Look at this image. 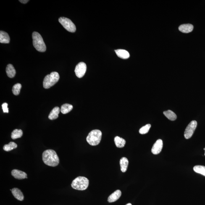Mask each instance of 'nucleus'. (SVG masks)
<instances>
[{
  "mask_svg": "<svg viewBox=\"0 0 205 205\" xmlns=\"http://www.w3.org/2000/svg\"><path fill=\"white\" fill-rule=\"evenodd\" d=\"M73 106L72 105L66 103L61 106V111L63 114H66L72 110Z\"/></svg>",
  "mask_w": 205,
  "mask_h": 205,
  "instance_id": "obj_21",
  "label": "nucleus"
},
{
  "mask_svg": "<svg viewBox=\"0 0 205 205\" xmlns=\"http://www.w3.org/2000/svg\"><path fill=\"white\" fill-rule=\"evenodd\" d=\"M122 193L120 190H117L111 194L108 198V201L110 203L117 201L121 196Z\"/></svg>",
  "mask_w": 205,
  "mask_h": 205,
  "instance_id": "obj_11",
  "label": "nucleus"
},
{
  "mask_svg": "<svg viewBox=\"0 0 205 205\" xmlns=\"http://www.w3.org/2000/svg\"><path fill=\"white\" fill-rule=\"evenodd\" d=\"M22 85L19 83H17L14 85L12 88V93L15 96H18L20 92Z\"/></svg>",
  "mask_w": 205,
  "mask_h": 205,
  "instance_id": "obj_25",
  "label": "nucleus"
},
{
  "mask_svg": "<svg viewBox=\"0 0 205 205\" xmlns=\"http://www.w3.org/2000/svg\"><path fill=\"white\" fill-rule=\"evenodd\" d=\"M60 111L61 110L59 107H56L54 108L50 113L49 115L48 116V118L51 120L57 119Z\"/></svg>",
  "mask_w": 205,
  "mask_h": 205,
  "instance_id": "obj_17",
  "label": "nucleus"
},
{
  "mask_svg": "<svg viewBox=\"0 0 205 205\" xmlns=\"http://www.w3.org/2000/svg\"><path fill=\"white\" fill-rule=\"evenodd\" d=\"M116 53L119 57L123 59H128L130 57V55L129 53L126 50L124 49H119L115 50Z\"/></svg>",
  "mask_w": 205,
  "mask_h": 205,
  "instance_id": "obj_14",
  "label": "nucleus"
},
{
  "mask_svg": "<svg viewBox=\"0 0 205 205\" xmlns=\"http://www.w3.org/2000/svg\"><path fill=\"white\" fill-rule=\"evenodd\" d=\"M193 26L191 24H184L180 25L179 27V30L180 31L184 33H188L192 31Z\"/></svg>",
  "mask_w": 205,
  "mask_h": 205,
  "instance_id": "obj_12",
  "label": "nucleus"
},
{
  "mask_svg": "<svg viewBox=\"0 0 205 205\" xmlns=\"http://www.w3.org/2000/svg\"><path fill=\"white\" fill-rule=\"evenodd\" d=\"M128 160L126 157H122L120 160V166L121 171L123 172L126 171L128 165Z\"/></svg>",
  "mask_w": 205,
  "mask_h": 205,
  "instance_id": "obj_18",
  "label": "nucleus"
},
{
  "mask_svg": "<svg viewBox=\"0 0 205 205\" xmlns=\"http://www.w3.org/2000/svg\"><path fill=\"white\" fill-rule=\"evenodd\" d=\"M89 180L85 177L79 176L74 179L72 182L71 186L74 189L78 190H85L88 188Z\"/></svg>",
  "mask_w": 205,
  "mask_h": 205,
  "instance_id": "obj_3",
  "label": "nucleus"
},
{
  "mask_svg": "<svg viewBox=\"0 0 205 205\" xmlns=\"http://www.w3.org/2000/svg\"><path fill=\"white\" fill-rule=\"evenodd\" d=\"M60 76L57 72H53L50 74L45 77L43 82L44 88L48 89L57 83L59 81Z\"/></svg>",
  "mask_w": 205,
  "mask_h": 205,
  "instance_id": "obj_5",
  "label": "nucleus"
},
{
  "mask_svg": "<svg viewBox=\"0 0 205 205\" xmlns=\"http://www.w3.org/2000/svg\"><path fill=\"white\" fill-rule=\"evenodd\" d=\"M197 126V122L196 120H193L190 123L185 129L184 132V137L186 139L191 138L195 131Z\"/></svg>",
  "mask_w": 205,
  "mask_h": 205,
  "instance_id": "obj_7",
  "label": "nucleus"
},
{
  "mask_svg": "<svg viewBox=\"0 0 205 205\" xmlns=\"http://www.w3.org/2000/svg\"><path fill=\"white\" fill-rule=\"evenodd\" d=\"M10 41V38L6 32L0 31V42L2 43H9Z\"/></svg>",
  "mask_w": 205,
  "mask_h": 205,
  "instance_id": "obj_16",
  "label": "nucleus"
},
{
  "mask_svg": "<svg viewBox=\"0 0 205 205\" xmlns=\"http://www.w3.org/2000/svg\"><path fill=\"white\" fill-rule=\"evenodd\" d=\"M11 174L13 177L18 179H23L27 178V174L25 172L18 169H14L12 171Z\"/></svg>",
  "mask_w": 205,
  "mask_h": 205,
  "instance_id": "obj_10",
  "label": "nucleus"
},
{
  "mask_svg": "<svg viewBox=\"0 0 205 205\" xmlns=\"http://www.w3.org/2000/svg\"><path fill=\"white\" fill-rule=\"evenodd\" d=\"M193 170L196 173L202 174L205 176V167L201 165H197L193 168Z\"/></svg>",
  "mask_w": 205,
  "mask_h": 205,
  "instance_id": "obj_24",
  "label": "nucleus"
},
{
  "mask_svg": "<svg viewBox=\"0 0 205 205\" xmlns=\"http://www.w3.org/2000/svg\"><path fill=\"white\" fill-rule=\"evenodd\" d=\"M163 147L162 140L159 139L156 141L152 148L151 151L153 154H159L161 152Z\"/></svg>",
  "mask_w": 205,
  "mask_h": 205,
  "instance_id": "obj_9",
  "label": "nucleus"
},
{
  "mask_svg": "<svg viewBox=\"0 0 205 205\" xmlns=\"http://www.w3.org/2000/svg\"><path fill=\"white\" fill-rule=\"evenodd\" d=\"M204 151H205V154H204V155H205V148H204Z\"/></svg>",
  "mask_w": 205,
  "mask_h": 205,
  "instance_id": "obj_30",
  "label": "nucleus"
},
{
  "mask_svg": "<svg viewBox=\"0 0 205 205\" xmlns=\"http://www.w3.org/2000/svg\"><path fill=\"white\" fill-rule=\"evenodd\" d=\"M116 147L118 148H124L125 144V140L119 136H116L114 139Z\"/></svg>",
  "mask_w": 205,
  "mask_h": 205,
  "instance_id": "obj_19",
  "label": "nucleus"
},
{
  "mask_svg": "<svg viewBox=\"0 0 205 205\" xmlns=\"http://www.w3.org/2000/svg\"><path fill=\"white\" fill-rule=\"evenodd\" d=\"M126 205H132V204H131V203H128V204H127Z\"/></svg>",
  "mask_w": 205,
  "mask_h": 205,
  "instance_id": "obj_29",
  "label": "nucleus"
},
{
  "mask_svg": "<svg viewBox=\"0 0 205 205\" xmlns=\"http://www.w3.org/2000/svg\"><path fill=\"white\" fill-rule=\"evenodd\" d=\"M87 70L86 65L83 62H81L75 67V72L77 77L81 78L85 75Z\"/></svg>",
  "mask_w": 205,
  "mask_h": 205,
  "instance_id": "obj_8",
  "label": "nucleus"
},
{
  "mask_svg": "<svg viewBox=\"0 0 205 205\" xmlns=\"http://www.w3.org/2000/svg\"><path fill=\"white\" fill-rule=\"evenodd\" d=\"M32 37L34 46L37 50L41 52L46 51V46L41 35L37 32H34Z\"/></svg>",
  "mask_w": 205,
  "mask_h": 205,
  "instance_id": "obj_2",
  "label": "nucleus"
},
{
  "mask_svg": "<svg viewBox=\"0 0 205 205\" xmlns=\"http://www.w3.org/2000/svg\"><path fill=\"white\" fill-rule=\"evenodd\" d=\"M17 148V145L14 142H11L9 144L5 145L3 149L6 152H9Z\"/></svg>",
  "mask_w": 205,
  "mask_h": 205,
  "instance_id": "obj_23",
  "label": "nucleus"
},
{
  "mask_svg": "<svg viewBox=\"0 0 205 205\" xmlns=\"http://www.w3.org/2000/svg\"><path fill=\"white\" fill-rule=\"evenodd\" d=\"M19 1L21 3L25 4L26 3L28 2L29 1H28V0H20V1Z\"/></svg>",
  "mask_w": 205,
  "mask_h": 205,
  "instance_id": "obj_28",
  "label": "nucleus"
},
{
  "mask_svg": "<svg viewBox=\"0 0 205 205\" xmlns=\"http://www.w3.org/2000/svg\"><path fill=\"white\" fill-rule=\"evenodd\" d=\"M42 160L45 164L50 167H56L59 163V158L56 152L53 150L45 151L43 153Z\"/></svg>",
  "mask_w": 205,
  "mask_h": 205,
  "instance_id": "obj_1",
  "label": "nucleus"
},
{
  "mask_svg": "<svg viewBox=\"0 0 205 205\" xmlns=\"http://www.w3.org/2000/svg\"><path fill=\"white\" fill-rule=\"evenodd\" d=\"M6 72L7 76L10 78H13L16 75V70L12 64H9L6 69Z\"/></svg>",
  "mask_w": 205,
  "mask_h": 205,
  "instance_id": "obj_15",
  "label": "nucleus"
},
{
  "mask_svg": "<svg viewBox=\"0 0 205 205\" xmlns=\"http://www.w3.org/2000/svg\"><path fill=\"white\" fill-rule=\"evenodd\" d=\"M164 114L169 120L174 121L177 119V115L173 111L170 110L164 111Z\"/></svg>",
  "mask_w": 205,
  "mask_h": 205,
  "instance_id": "obj_20",
  "label": "nucleus"
},
{
  "mask_svg": "<svg viewBox=\"0 0 205 205\" xmlns=\"http://www.w3.org/2000/svg\"><path fill=\"white\" fill-rule=\"evenodd\" d=\"M23 135L22 130L20 129H15L13 131L11 134V138L13 140H15L17 139L20 138Z\"/></svg>",
  "mask_w": 205,
  "mask_h": 205,
  "instance_id": "obj_22",
  "label": "nucleus"
},
{
  "mask_svg": "<svg viewBox=\"0 0 205 205\" xmlns=\"http://www.w3.org/2000/svg\"><path fill=\"white\" fill-rule=\"evenodd\" d=\"M102 137V133L98 130H92L86 138L87 141L91 146H96L100 143Z\"/></svg>",
  "mask_w": 205,
  "mask_h": 205,
  "instance_id": "obj_4",
  "label": "nucleus"
},
{
  "mask_svg": "<svg viewBox=\"0 0 205 205\" xmlns=\"http://www.w3.org/2000/svg\"><path fill=\"white\" fill-rule=\"evenodd\" d=\"M59 22L67 31L75 32L76 30L75 25L70 19L67 18L60 17L59 19Z\"/></svg>",
  "mask_w": 205,
  "mask_h": 205,
  "instance_id": "obj_6",
  "label": "nucleus"
},
{
  "mask_svg": "<svg viewBox=\"0 0 205 205\" xmlns=\"http://www.w3.org/2000/svg\"><path fill=\"white\" fill-rule=\"evenodd\" d=\"M12 193L13 196L19 201H22L24 200L23 193L18 188H14L12 190Z\"/></svg>",
  "mask_w": 205,
  "mask_h": 205,
  "instance_id": "obj_13",
  "label": "nucleus"
},
{
  "mask_svg": "<svg viewBox=\"0 0 205 205\" xmlns=\"http://www.w3.org/2000/svg\"><path fill=\"white\" fill-rule=\"evenodd\" d=\"M8 104L7 103H4L2 105L3 112L4 113H9V108H8Z\"/></svg>",
  "mask_w": 205,
  "mask_h": 205,
  "instance_id": "obj_27",
  "label": "nucleus"
},
{
  "mask_svg": "<svg viewBox=\"0 0 205 205\" xmlns=\"http://www.w3.org/2000/svg\"><path fill=\"white\" fill-rule=\"evenodd\" d=\"M151 125L150 124H147L140 129L139 133L141 134L144 135L147 133L151 128Z\"/></svg>",
  "mask_w": 205,
  "mask_h": 205,
  "instance_id": "obj_26",
  "label": "nucleus"
}]
</instances>
